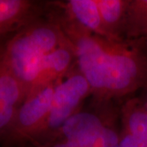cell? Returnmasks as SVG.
<instances>
[{
  "mask_svg": "<svg viewBox=\"0 0 147 147\" xmlns=\"http://www.w3.org/2000/svg\"><path fill=\"white\" fill-rule=\"evenodd\" d=\"M59 24L73 44L79 72L92 93L119 98L147 87V54L137 43L99 36L65 17Z\"/></svg>",
  "mask_w": 147,
  "mask_h": 147,
  "instance_id": "1",
  "label": "cell"
},
{
  "mask_svg": "<svg viewBox=\"0 0 147 147\" xmlns=\"http://www.w3.org/2000/svg\"><path fill=\"white\" fill-rule=\"evenodd\" d=\"M67 40L59 23L35 20L0 41L3 59L26 96L34 86L45 57Z\"/></svg>",
  "mask_w": 147,
  "mask_h": 147,
  "instance_id": "2",
  "label": "cell"
},
{
  "mask_svg": "<svg viewBox=\"0 0 147 147\" xmlns=\"http://www.w3.org/2000/svg\"><path fill=\"white\" fill-rule=\"evenodd\" d=\"M24 147H119V132L91 112H78L44 141Z\"/></svg>",
  "mask_w": 147,
  "mask_h": 147,
  "instance_id": "3",
  "label": "cell"
},
{
  "mask_svg": "<svg viewBox=\"0 0 147 147\" xmlns=\"http://www.w3.org/2000/svg\"><path fill=\"white\" fill-rule=\"evenodd\" d=\"M92 93L88 81L79 73H69L58 82L53 96L52 105L35 145L44 141L57 131L66 121L77 114L84 98ZM24 147V146H23Z\"/></svg>",
  "mask_w": 147,
  "mask_h": 147,
  "instance_id": "4",
  "label": "cell"
},
{
  "mask_svg": "<svg viewBox=\"0 0 147 147\" xmlns=\"http://www.w3.org/2000/svg\"><path fill=\"white\" fill-rule=\"evenodd\" d=\"M25 97L23 87L6 65L0 53V145Z\"/></svg>",
  "mask_w": 147,
  "mask_h": 147,
  "instance_id": "5",
  "label": "cell"
},
{
  "mask_svg": "<svg viewBox=\"0 0 147 147\" xmlns=\"http://www.w3.org/2000/svg\"><path fill=\"white\" fill-rule=\"evenodd\" d=\"M73 62H76V57L73 44L68 38L66 42L45 57L34 84L27 95L47 85L59 82L69 74Z\"/></svg>",
  "mask_w": 147,
  "mask_h": 147,
  "instance_id": "6",
  "label": "cell"
},
{
  "mask_svg": "<svg viewBox=\"0 0 147 147\" xmlns=\"http://www.w3.org/2000/svg\"><path fill=\"white\" fill-rule=\"evenodd\" d=\"M38 8L28 0H0V41L36 20Z\"/></svg>",
  "mask_w": 147,
  "mask_h": 147,
  "instance_id": "7",
  "label": "cell"
},
{
  "mask_svg": "<svg viewBox=\"0 0 147 147\" xmlns=\"http://www.w3.org/2000/svg\"><path fill=\"white\" fill-rule=\"evenodd\" d=\"M65 6L66 19L88 31L110 39L103 26L96 0H69Z\"/></svg>",
  "mask_w": 147,
  "mask_h": 147,
  "instance_id": "8",
  "label": "cell"
},
{
  "mask_svg": "<svg viewBox=\"0 0 147 147\" xmlns=\"http://www.w3.org/2000/svg\"><path fill=\"white\" fill-rule=\"evenodd\" d=\"M101 21L112 40H122L129 0H96Z\"/></svg>",
  "mask_w": 147,
  "mask_h": 147,
  "instance_id": "9",
  "label": "cell"
},
{
  "mask_svg": "<svg viewBox=\"0 0 147 147\" xmlns=\"http://www.w3.org/2000/svg\"><path fill=\"white\" fill-rule=\"evenodd\" d=\"M122 128L147 147V112L144 102L138 98L127 101L122 109Z\"/></svg>",
  "mask_w": 147,
  "mask_h": 147,
  "instance_id": "10",
  "label": "cell"
},
{
  "mask_svg": "<svg viewBox=\"0 0 147 147\" xmlns=\"http://www.w3.org/2000/svg\"><path fill=\"white\" fill-rule=\"evenodd\" d=\"M123 34L129 40L147 38V0H129Z\"/></svg>",
  "mask_w": 147,
  "mask_h": 147,
  "instance_id": "11",
  "label": "cell"
},
{
  "mask_svg": "<svg viewBox=\"0 0 147 147\" xmlns=\"http://www.w3.org/2000/svg\"><path fill=\"white\" fill-rule=\"evenodd\" d=\"M119 147H146L142 142L123 128L119 131Z\"/></svg>",
  "mask_w": 147,
  "mask_h": 147,
  "instance_id": "12",
  "label": "cell"
},
{
  "mask_svg": "<svg viewBox=\"0 0 147 147\" xmlns=\"http://www.w3.org/2000/svg\"><path fill=\"white\" fill-rule=\"evenodd\" d=\"M143 102H144V105H145V108H146V112H147V95H146V100H143Z\"/></svg>",
  "mask_w": 147,
  "mask_h": 147,
  "instance_id": "13",
  "label": "cell"
}]
</instances>
